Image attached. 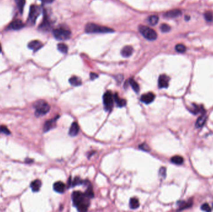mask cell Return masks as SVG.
<instances>
[{
    "label": "cell",
    "instance_id": "obj_8",
    "mask_svg": "<svg viewBox=\"0 0 213 212\" xmlns=\"http://www.w3.org/2000/svg\"><path fill=\"white\" fill-rule=\"evenodd\" d=\"M24 24L19 19H16L12 21L8 26V29L17 30L23 29L24 27Z\"/></svg>",
    "mask_w": 213,
    "mask_h": 212
},
{
    "label": "cell",
    "instance_id": "obj_35",
    "mask_svg": "<svg viewBox=\"0 0 213 212\" xmlns=\"http://www.w3.org/2000/svg\"><path fill=\"white\" fill-rule=\"evenodd\" d=\"M201 209L202 210L205 211H211V209L210 206L207 204H204L203 205H202Z\"/></svg>",
    "mask_w": 213,
    "mask_h": 212
},
{
    "label": "cell",
    "instance_id": "obj_12",
    "mask_svg": "<svg viewBox=\"0 0 213 212\" xmlns=\"http://www.w3.org/2000/svg\"><path fill=\"white\" fill-rule=\"evenodd\" d=\"M42 46H43L42 43L41 41L37 40L32 41L28 44V48L34 52H36L38 50H39L40 48H42Z\"/></svg>",
    "mask_w": 213,
    "mask_h": 212
},
{
    "label": "cell",
    "instance_id": "obj_41",
    "mask_svg": "<svg viewBox=\"0 0 213 212\" xmlns=\"http://www.w3.org/2000/svg\"><path fill=\"white\" fill-rule=\"evenodd\" d=\"M1 51H2V47H1V44H0V53L1 52Z\"/></svg>",
    "mask_w": 213,
    "mask_h": 212
},
{
    "label": "cell",
    "instance_id": "obj_31",
    "mask_svg": "<svg viewBox=\"0 0 213 212\" xmlns=\"http://www.w3.org/2000/svg\"><path fill=\"white\" fill-rule=\"evenodd\" d=\"M84 182L83 181L80 179L79 177H75L74 180L72 182V186H75V185H81L82 184H83Z\"/></svg>",
    "mask_w": 213,
    "mask_h": 212
},
{
    "label": "cell",
    "instance_id": "obj_13",
    "mask_svg": "<svg viewBox=\"0 0 213 212\" xmlns=\"http://www.w3.org/2000/svg\"><path fill=\"white\" fill-rule=\"evenodd\" d=\"M181 11L180 10H173L166 12L164 15V17L166 18H175L181 15Z\"/></svg>",
    "mask_w": 213,
    "mask_h": 212
},
{
    "label": "cell",
    "instance_id": "obj_17",
    "mask_svg": "<svg viewBox=\"0 0 213 212\" xmlns=\"http://www.w3.org/2000/svg\"><path fill=\"white\" fill-rule=\"evenodd\" d=\"M54 190L58 193H63L65 190V185L63 182H57L54 184Z\"/></svg>",
    "mask_w": 213,
    "mask_h": 212
},
{
    "label": "cell",
    "instance_id": "obj_15",
    "mask_svg": "<svg viewBox=\"0 0 213 212\" xmlns=\"http://www.w3.org/2000/svg\"><path fill=\"white\" fill-rule=\"evenodd\" d=\"M133 52H134V48H133V47L130 46H127L122 48L121 54L124 57H128L132 55Z\"/></svg>",
    "mask_w": 213,
    "mask_h": 212
},
{
    "label": "cell",
    "instance_id": "obj_26",
    "mask_svg": "<svg viewBox=\"0 0 213 212\" xmlns=\"http://www.w3.org/2000/svg\"><path fill=\"white\" fill-rule=\"evenodd\" d=\"M57 48L58 50L63 54H66L68 51V47L66 44L64 43H60L57 45Z\"/></svg>",
    "mask_w": 213,
    "mask_h": 212
},
{
    "label": "cell",
    "instance_id": "obj_18",
    "mask_svg": "<svg viewBox=\"0 0 213 212\" xmlns=\"http://www.w3.org/2000/svg\"><path fill=\"white\" fill-rule=\"evenodd\" d=\"M41 185H42V183H41V181L40 180H35L34 181H33L32 183L31 184V188L32 191L34 192H38L39 190H40V188H41Z\"/></svg>",
    "mask_w": 213,
    "mask_h": 212
},
{
    "label": "cell",
    "instance_id": "obj_6",
    "mask_svg": "<svg viewBox=\"0 0 213 212\" xmlns=\"http://www.w3.org/2000/svg\"><path fill=\"white\" fill-rule=\"evenodd\" d=\"M139 32L143 36L150 41H154L157 38V34L155 30L148 26L140 25L139 28Z\"/></svg>",
    "mask_w": 213,
    "mask_h": 212
},
{
    "label": "cell",
    "instance_id": "obj_27",
    "mask_svg": "<svg viewBox=\"0 0 213 212\" xmlns=\"http://www.w3.org/2000/svg\"><path fill=\"white\" fill-rule=\"evenodd\" d=\"M15 1H16V3L17 4V7H18L19 11L21 12H22L23 11L26 1L25 0H15Z\"/></svg>",
    "mask_w": 213,
    "mask_h": 212
},
{
    "label": "cell",
    "instance_id": "obj_30",
    "mask_svg": "<svg viewBox=\"0 0 213 212\" xmlns=\"http://www.w3.org/2000/svg\"><path fill=\"white\" fill-rule=\"evenodd\" d=\"M160 29H161V30L163 33H167V32L170 31V29H171V28H170V26L169 25H168L166 24H163L161 26Z\"/></svg>",
    "mask_w": 213,
    "mask_h": 212
},
{
    "label": "cell",
    "instance_id": "obj_36",
    "mask_svg": "<svg viewBox=\"0 0 213 212\" xmlns=\"http://www.w3.org/2000/svg\"><path fill=\"white\" fill-rule=\"evenodd\" d=\"M139 148L141 150H143V151H150V148H149V146L148 145L145 144V143H143V144H141L139 145Z\"/></svg>",
    "mask_w": 213,
    "mask_h": 212
},
{
    "label": "cell",
    "instance_id": "obj_38",
    "mask_svg": "<svg viewBox=\"0 0 213 212\" xmlns=\"http://www.w3.org/2000/svg\"><path fill=\"white\" fill-rule=\"evenodd\" d=\"M90 77L91 80H94V79L98 77V76H97V75L95 73H91L90 74Z\"/></svg>",
    "mask_w": 213,
    "mask_h": 212
},
{
    "label": "cell",
    "instance_id": "obj_21",
    "mask_svg": "<svg viewBox=\"0 0 213 212\" xmlns=\"http://www.w3.org/2000/svg\"><path fill=\"white\" fill-rule=\"evenodd\" d=\"M130 207L132 209H138L140 206V203L138 200V198H132L130 200L129 203Z\"/></svg>",
    "mask_w": 213,
    "mask_h": 212
},
{
    "label": "cell",
    "instance_id": "obj_16",
    "mask_svg": "<svg viewBox=\"0 0 213 212\" xmlns=\"http://www.w3.org/2000/svg\"><path fill=\"white\" fill-rule=\"evenodd\" d=\"M50 21L46 15L44 17L42 23L39 26V29L42 30H47L51 27Z\"/></svg>",
    "mask_w": 213,
    "mask_h": 212
},
{
    "label": "cell",
    "instance_id": "obj_24",
    "mask_svg": "<svg viewBox=\"0 0 213 212\" xmlns=\"http://www.w3.org/2000/svg\"><path fill=\"white\" fill-rule=\"evenodd\" d=\"M129 83L131 85L132 88H133V90H134L136 93L139 92L140 86L138 84V83H137L136 81H135V80H134L133 78H130L129 80Z\"/></svg>",
    "mask_w": 213,
    "mask_h": 212
},
{
    "label": "cell",
    "instance_id": "obj_9",
    "mask_svg": "<svg viewBox=\"0 0 213 212\" xmlns=\"http://www.w3.org/2000/svg\"><path fill=\"white\" fill-rule=\"evenodd\" d=\"M170 78L166 75H161L158 78V87L160 88H166L169 85Z\"/></svg>",
    "mask_w": 213,
    "mask_h": 212
},
{
    "label": "cell",
    "instance_id": "obj_22",
    "mask_svg": "<svg viewBox=\"0 0 213 212\" xmlns=\"http://www.w3.org/2000/svg\"><path fill=\"white\" fill-rule=\"evenodd\" d=\"M171 161L172 163H173L176 165H181L183 163L184 159L183 158L180 156H173L171 159Z\"/></svg>",
    "mask_w": 213,
    "mask_h": 212
},
{
    "label": "cell",
    "instance_id": "obj_32",
    "mask_svg": "<svg viewBox=\"0 0 213 212\" xmlns=\"http://www.w3.org/2000/svg\"><path fill=\"white\" fill-rule=\"evenodd\" d=\"M0 132H1V133H4L5 134H10V131L9 130L7 127L4 126H0Z\"/></svg>",
    "mask_w": 213,
    "mask_h": 212
},
{
    "label": "cell",
    "instance_id": "obj_14",
    "mask_svg": "<svg viewBox=\"0 0 213 212\" xmlns=\"http://www.w3.org/2000/svg\"><path fill=\"white\" fill-rule=\"evenodd\" d=\"M79 131V126L77 122H74L70 126L69 130V135L70 136H77Z\"/></svg>",
    "mask_w": 213,
    "mask_h": 212
},
{
    "label": "cell",
    "instance_id": "obj_25",
    "mask_svg": "<svg viewBox=\"0 0 213 212\" xmlns=\"http://www.w3.org/2000/svg\"><path fill=\"white\" fill-rule=\"evenodd\" d=\"M206 121V116L203 114V115L201 116L197 120L196 123V126L197 127H202L204 125H205Z\"/></svg>",
    "mask_w": 213,
    "mask_h": 212
},
{
    "label": "cell",
    "instance_id": "obj_11",
    "mask_svg": "<svg viewBox=\"0 0 213 212\" xmlns=\"http://www.w3.org/2000/svg\"><path fill=\"white\" fill-rule=\"evenodd\" d=\"M58 118L57 117H55L54 118L52 119V120L47 121L45 124L43 126V131L44 132H47L49 130H51L52 128H54L56 126V123L57 119Z\"/></svg>",
    "mask_w": 213,
    "mask_h": 212
},
{
    "label": "cell",
    "instance_id": "obj_7",
    "mask_svg": "<svg viewBox=\"0 0 213 212\" xmlns=\"http://www.w3.org/2000/svg\"><path fill=\"white\" fill-rule=\"evenodd\" d=\"M113 96L112 93L107 91L105 93L103 96L104 108L106 111H111L113 105Z\"/></svg>",
    "mask_w": 213,
    "mask_h": 212
},
{
    "label": "cell",
    "instance_id": "obj_29",
    "mask_svg": "<svg viewBox=\"0 0 213 212\" xmlns=\"http://www.w3.org/2000/svg\"><path fill=\"white\" fill-rule=\"evenodd\" d=\"M176 51L179 53H184L186 51V47L183 44H177L175 47Z\"/></svg>",
    "mask_w": 213,
    "mask_h": 212
},
{
    "label": "cell",
    "instance_id": "obj_23",
    "mask_svg": "<svg viewBox=\"0 0 213 212\" xmlns=\"http://www.w3.org/2000/svg\"><path fill=\"white\" fill-rule=\"evenodd\" d=\"M158 21H159V17H158V16H157L156 15L150 16L148 17V19H147L148 23L152 26L156 25L158 23Z\"/></svg>",
    "mask_w": 213,
    "mask_h": 212
},
{
    "label": "cell",
    "instance_id": "obj_19",
    "mask_svg": "<svg viewBox=\"0 0 213 212\" xmlns=\"http://www.w3.org/2000/svg\"><path fill=\"white\" fill-rule=\"evenodd\" d=\"M113 99H114V101H115V103H116L117 105L118 106V107H125V106L127 104L126 100L125 99H122V98H120L117 94H115L114 95Z\"/></svg>",
    "mask_w": 213,
    "mask_h": 212
},
{
    "label": "cell",
    "instance_id": "obj_42",
    "mask_svg": "<svg viewBox=\"0 0 213 212\" xmlns=\"http://www.w3.org/2000/svg\"><path fill=\"white\" fill-rule=\"evenodd\" d=\"M212 207H213V205H212Z\"/></svg>",
    "mask_w": 213,
    "mask_h": 212
},
{
    "label": "cell",
    "instance_id": "obj_10",
    "mask_svg": "<svg viewBox=\"0 0 213 212\" xmlns=\"http://www.w3.org/2000/svg\"><path fill=\"white\" fill-rule=\"evenodd\" d=\"M155 95L152 92H149L147 94L142 95L141 96V101L145 104H150L154 101Z\"/></svg>",
    "mask_w": 213,
    "mask_h": 212
},
{
    "label": "cell",
    "instance_id": "obj_33",
    "mask_svg": "<svg viewBox=\"0 0 213 212\" xmlns=\"http://www.w3.org/2000/svg\"><path fill=\"white\" fill-rule=\"evenodd\" d=\"M192 108H193V109L191 110V112L193 113H194V114H197L199 112H201L203 111V108L199 107V106L194 105Z\"/></svg>",
    "mask_w": 213,
    "mask_h": 212
},
{
    "label": "cell",
    "instance_id": "obj_2",
    "mask_svg": "<svg viewBox=\"0 0 213 212\" xmlns=\"http://www.w3.org/2000/svg\"><path fill=\"white\" fill-rule=\"evenodd\" d=\"M36 116L39 117L45 115L50 110V106L46 101L38 100L34 105Z\"/></svg>",
    "mask_w": 213,
    "mask_h": 212
},
{
    "label": "cell",
    "instance_id": "obj_1",
    "mask_svg": "<svg viewBox=\"0 0 213 212\" xmlns=\"http://www.w3.org/2000/svg\"><path fill=\"white\" fill-rule=\"evenodd\" d=\"M72 199L74 205L80 211H86L90 205V198H88L84 193L79 191H75L72 195Z\"/></svg>",
    "mask_w": 213,
    "mask_h": 212
},
{
    "label": "cell",
    "instance_id": "obj_4",
    "mask_svg": "<svg viewBox=\"0 0 213 212\" xmlns=\"http://www.w3.org/2000/svg\"><path fill=\"white\" fill-rule=\"evenodd\" d=\"M53 35L57 40L64 41L70 38L71 33L67 27L60 26V27L53 30Z\"/></svg>",
    "mask_w": 213,
    "mask_h": 212
},
{
    "label": "cell",
    "instance_id": "obj_34",
    "mask_svg": "<svg viewBox=\"0 0 213 212\" xmlns=\"http://www.w3.org/2000/svg\"><path fill=\"white\" fill-rule=\"evenodd\" d=\"M205 17L206 21H211L213 19V15L211 12H207L205 14Z\"/></svg>",
    "mask_w": 213,
    "mask_h": 212
},
{
    "label": "cell",
    "instance_id": "obj_3",
    "mask_svg": "<svg viewBox=\"0 0 213 212\" xmlns=\"http://www.w3.org/2000/svg\"><path fill=\"white\" fill-rule=\"evenodd\" d=\"M85 30L87 33H109L113 32V30L112 29L94 23L86 24Z\"/></svg>",
    "mask_w": 213,
    "mask_h": 212
},
{
    "label": "cell",
    "instance_id": "obj_39",
    "mask_svg": "<svg viewBox=\"0 0 213 212\" xmlns=\"http://www.w3.org/2000/svg\"><path fill=\"white\" fill-rule=\"evenodd\" d=\"M41 1H42L44 3H51L54 1V0H41Z\"/></svg>",
    "mask_w": 213,
    "mask_h": 212
},
{
    "label": "cell",
    "instance_id": "obj_40",
    "mask_svg": "<svg viewBox=\"0 0 213 212\" xmlns=\"http://www.w3.org/2000/svg\"><path fill=\"white\" fill-rule=\"evenodd\" d=\"M185 19H186V20H187V21H188V20L189 19V16H186V17H185Z\"/></svg>",
    "mask_w": 213,
    "mask_h": 212
},
{
    "label": "cell",
    "instance_id": "obj_28",
    "mask_svg": "<svg viewBox=\"0 0 213 212\" xmlns=\"http://www.w3.org/2000/svg\"><path fill=\"white\" fill-rule=\"evenodd\" d=\"M84 194H85V195L89 198H92L94 197V192H93V191H92V188L90 185H89V186H88V188L86 190V191L85 193H84Z\"/></svg>",
    "mask_w": 213,
    "mask_h": 212
},
{
    "label": "cell",
    "instance_id": "obj_20",
    "mask_svg": "<svg viewBox=\"0 0 213 212\" xmlns=\"http://www.w3.org/2000/svg\"><path fill=\"white\" fill-rule=\"evenodd\" d=\"M69 83L73 86L77 87L80 86L82 84V80L79 77L76 76H73L69 79Z\"/></svg>",
    "mask_w": 213,
    "mask_h": 212
},
{
    "label": "cell",
    "instance_id": "obj_5",
    "mask_svg": "<svg viewBox=\"0 0 213 212\" xmlns=\"http://www.w3.org/2000/svg\"><path fill=\"white\" fill-rule=\"evenodd\" d=\"M41 8L37 5L31 6L29 9V13L28 19V23L30 25H34L36 23L38 16L41 14Z\"/></svg>",
    "mask_w": 213,
    "mask_h": 212
},
{
    "label": "cell",
    "instance_id": "obj_37",
    "mask_svg": "<svg viewBox=\"0 0 213 212\" xmlns=\"http://www.w3.org/2000/svg\"><path fill=\"white\" fill-rule=\"evenodd\" d=\"M159 174H160L161 177H162L165 178V177L166 175V169L165 167H163L160 169V170H159Z\"/></svg>",
    "mask_w": 213,
    "mask_h": 212
}]
</instances>
